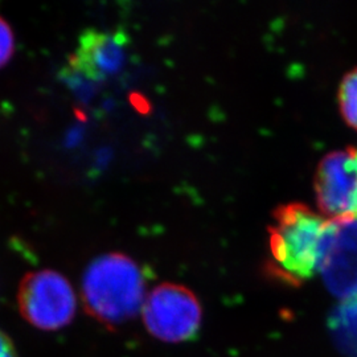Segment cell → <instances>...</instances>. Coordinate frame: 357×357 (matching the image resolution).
Wrapping results in <instances>:
<instances>
[{
  "instance_id": "obj_7",
  "label": "cell",
  "mask_w": 357,
  "mask_h": 357,
  "mask_svg": "<svg viewBox=\"0 0 357 357\" xmlns=\"http://www.w3.org/2000/svg\"><path fill=\"white\" fill-rule=\"evenodd\" d=\"M128 38L123 31L89 28L81 33L68 66L91 82H102L121 72L126 61Z\"/></svg>"
},
{
  "instance_id": "obj_8",
  "label": "cell",
  "mask_w": 357,
  "mask_h": 357,
  "mask_svg": "<svg viewBox=\"0 0 357 357\" xmlns=\"http://www.w3.org/2000/svg\"><path fill=\"white\" fill-rule=\"evenodd\" d=\"M328 328L337 348L348 357H357V295L342 301L332 311Z\"/></svg>"
},
{
  "instance_id": "obj_6",
  "label": "cell",
  "mask_w": 357,
  "mask_h": 357,
  "mask_svg": "<svg viewBox=\"0 0 357 357\" xmlns=\"http://www.w3.org/2000/svg\"><path fill=\"white\" fill-rule=\"evenodd\" d=\"M315 193L323 216H357V147L328 153L321 160Z\"/></svg>"
},
{
  "instance_id": "obj_1",
  "label": "cell",
  "mask_w": 357,
  "mask_h": 357,
  "mask_svg": "<svg viewBox=\"0 0 357 357\" xmlns=\"http://www.w3.org/2000/svg\"><path fill=\"white\" fill-rule=\"evenodd\" d=\"M328 218L303 204L281 206L270 228L273 273L290 284H302L319 273Z\"/></svg>"
},
{
  "instance_id": "obj_9",
  "label": "cell",
  "mask_w": 357,
  "mask_h": 357,
  "mask_svg": "<svg viewBox=\"0 0 357 357\" xmlns=\"http://www.w3.org/2000/svg\"><path fill=\"white\" fill-rule=\"evenodd\" d=\"M339 103L347 123L357 130V69L351 72L342 82Z\"/></svg>"
},
{
  "instance_id": "obj_2",
  "label": "cell",
  "mask_w": 357,
  "mask_h": 357,
  "mask_svg": "<svg viewBox=\"0 0 357 357\" xmlns=\"http://www.w3.org/2000/svg\"><path fill=\"white\" fill-rule=\"evenodd\" d=\"M82 296L96 319L113 326L121 324L141 312L147 296L146 278L130 257L102 255L85 271Z\"/></svg>"
},
{
  "instance_id": "obj_4",
  "label": "cell",
  "mask_w": 357,
  "mask_h": 357,
  "mask_svg": "<svg viewBox=\"0 0 357 357\" xmlns=\"http://www.w3.org/2000/svg\"><path fill=\"white\" fill-rule=\"evenodd\" d=\"M19 310L33 327L56 331L75 318L76 293L69 281L57 271H36L20 284Z\"/></svg>"
},
{
  "instance_id": "obj_5",
  "label": "cell",
  "mask_w": 357,
  "mask_h": 357,
  "mask_svg": "<svg viewBox=\"0 0 357 357\" xmlns=\"http://www.w3.org/2000/svg\"><path fill=\"white\" fill-rule=\"evenodd\" d=\"M319 273L339 299L357 295V216L328 218Z\"/></svg>"
},
{
  "instance_id": "obj_3",
  "label": "cell",
  "mask_w": 357,
  "mask_h": 357,
  "mask_svg": "<svg viewBox=\"0 0 357 357\" xmlns=\"http://www.w3.org/2000/svg\"><path fill=\"white\" fill-rule=\"evenodd\" d=\"M147 331L167 343L187 342L196 336L202 326V307L187 287L165 283L147 294L142 307Z\"/></svg>"
},
{
  "instance_id": "obj_10",
  "label": "cell",
  "mask_w": 357,
  "mask_h": 357,
  "mask_svg": "<svg viewBox=\"0 0 357 357\" xmlns=\"http://www.w3.org/2000/svg\"><path fill=\"white\" fill-rule=\"evenodd\" d=\"M16 51V41L13 28L0 16V69L13 60Z\"/></svg>"
},
{
  "instance_id": "obj_11",
  "label": "cell",
  "mask_w": 357,
  "mask_h": 357,
  "mask_svg": "<svg viewBox=\"0 0 357 357\" xmlns=\"http://www.w3.org/2000/svg\"><path fill=\"white\" fill-rule=\"evenodd\" d=\"M0 357H17L13 342L6 333L0 331Z\"/></svg>"
}]
</instances>
